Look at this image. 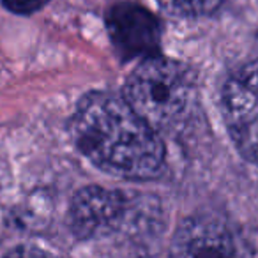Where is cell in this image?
<instances>
[{
	"instance_id": "7a4b0ae2",
	"label": "cell",
	"mask_w": 258,
	"mask_h": 258,
	"mask_svg": "<svg viewBox=\"0 0 258 258\" xmlns=\"http://www.w3.org/2000/svg\"><path fill=\"white\" fill-rule=\"evenodd\" d=\"M198 97L197 76L186 64L154 55L127 78L124 99L156 131H170L193 111Z\"/></svg>"
},
{
	"instance_id": "3957f363",
	"label": "cell",
	"mask_w": 258,
	"mask_h": 258,
	"mask_svg": "<svg viewBox=\"0 0 258 258\" xmlns=\"http://www.w3.org/2000/svg\"><path fill=\"white\" fill-rule=\"evenodd\" d=\"M223 108L237 149L258 165V58L232 73L223 90Z\"/></svg>"
},
{
	"instance_id": "9c48e42d",
	"label": "cell",
	"mask_w": 258,
	"mask_h": 258,
	"mask_svg": "<svg viewBox=\"0 0 258 258\" xmlns=\"http://www.w3.org/2000/svg\"><path fill=\"white\" fill-rule=\"evenodd\" d=\"M225 258H258V251H253L249 247L242 246V242H237V246L226 254Z\"/></svg>"
},
{
	"instance_id": "6da1fadb",
	"label": "cell",
	"mask_w": 258,
	"mask_h": 258,
	"mask_svg": "<svg viewBox=\"0 0 258 258\" xmlns=\"http://www.w3.org/2000/svg\"><path fill=\"white\" fill-rule=\"evenodd\" d=\"M71 137L101 170L125 179H152L165 165V144L124 96L90 92L71 117Z\"/></svg>"
},
{
	"instance_id": "ba28073f",
	"label": "cell",
	"mask_w": 258,
	"mask_h": 258,
	"mask_svg": "<svg viewBox=\"0 0 258 258\" xmlns=\"http://www.w3.org/2000/svg\"><path fill=\"white\" fill-rule=\"evenodd\" d=\"M8 11L15 13V15H34V13L41 11L50 0H0Z\"/></svg>"
},
{
	"instance_id": "8992f818",
	"label": "cell",
	"mask_w": 258,
	"mask_h": 258,
	"mask_svg": "<svg viewBox=\"0 0 258 258\" xmlns=\"http://www.w3.org/2000/svg\"><path fill=\"white\" fill-rule=\"evenodd\" d=\"M239 242L228 223L212 214L191 216L177 228L172 258H225Z\"/></svg>"
},
{
	"instance_id": "5b68a950",
	"label": "cell",
	"mask_w": 258,
	"mask_h": 258,
	"mask_svg": "<svg viewBox=\"0 0 258 258\" xmlns=\"http://www.w3.org/2000/svg\"><path fill=\"white\" fill-rule=\"evenodd\" d=\"M129 214V197L122 191L89 186L75 195L69 207V225L80 239L113 233Z\"/></svg>"
},
{
	"instance_id": "277c9868",
	"label": "cell",
	"mask_w": 258,
	"mask_h": 258,
	"mask_svg": "<svg viewBox=\"0 0 258 258\" xmlns=\"http://www.w3.org/2000/svg\"><path fill=\"white\" fill-rule=\"evenodd\" d=\"M104 22L115 50L124 58L158 55L161 23L149 9L135 2H118L108 9Z\"/></svg>"
},
{
	"instance_id": "52a82bcc",
	"label": "cell",
	"mask_w": 258,
	"mask_h": 258,
	"mask_svg": "<svg viewBox=\"0 0 258 258\" xmlns=\"http://www.w3.org/2000/svg\"><path fill=\"white\" fill-rule=\"evenodd\" d=\"M163 11L180 18H197L212 15L225 0H158Z\"/></svg>"
}]
</instances>
